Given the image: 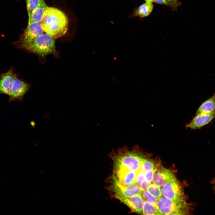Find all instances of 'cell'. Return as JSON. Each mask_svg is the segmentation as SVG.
Listing matches in <instances>:
<instances>
[{"mask_svg": "<svg viewBox=\"0 0 215 215\" xmlns=\"http://www.w3.org/2000/svg\"><path fill=\"white\" fill-rule=\"evenodd\" d=\"M165 0L168 4V6L173 11L176 10L178 7L181 4L178 0Z\"/></svg>", "mask_w": 215, "mask_h": 215, "instance_id": "cell-21", "label": "cell"}, {"mask_svg": "<svg viewBox=\"0 0 215 215\" xmlns=\"http://www.w3.org/2000/svg\"><path fill=\"white\" fill-rule=\"evenodd\" d=\"M43 31L40 22L28 24L20 40L14 43V45L17 48L23 49L43 33Z\"/></svg>", "mask_w": 215, "mask_h": 215, "instance_id": "cell-5", "label": "cell"}, {"mask_svg": "<svg viewBox=\"0 0 215 215\" xmlns=\"http://www.w3.org/2000/svg\"><path fill=\"white\" fill-rule=\"evenodd\" d=\"M153 162L143 157L141 165V170L146 172L151 171L155 168Z\"/></svg>", "mask_w": 215, "mask_h": 215, "instance_id": "cell-18", "label": "cell"}, {"mask_svg": "<svg viewBox=\"0 0 215 215\" xmlns=\"http://www.w3.org/2000/svg\"><path fill=\"white\" fill-rule=\"evenodd\" d=\"M215 118V112L200 113L195 116L186 125V127L192 129H200Z\"/></svg>", "mask_w": 215, "mask_h": 215, "instance_id": "cell-11", "label": "cell"}, {"mask_svg": "<svg viewBox=\"0 0 215 215\" xmlns=\"http://www.w3.org/2000/svg\"><path fill=\"white\" fill-rule=\"evenodd\" d=\"M113 189L115 196H119L125 197H130L137 194H142V191L136 184L125 187L113 181Z\"/></svg>", "mask_w": 215, "mask_h": 215, "instance_id": "cell-10", "label": "cell"}, {"mask_svg": "<svg viewBox=\"0 0 215 215\" xmlns=\"http://www.w3.org/2000/svg\"><path fill=\"white\" fill-rule=\"evenodd\" d=\"M155 2L159 4L168 6V4L165 0H155Z\"/></svg>", "mask_w": 215, "mask_h": 215, "instance_id": "cell-25", "label": "cell"}, {"mask_svg": "<svg viewBox=\"0 0 215 215\" xmlns=\"http://www.w3.org/2000/svg\"><path fill=\"white\" fill-rule=\"evenodd\" d=\"M156 208L160 215H183L189 212L185 199L174 200L164 196L158 199Z\"/></svg>", "mask_w": 215, "mask_h": 215, "instance_id": "cell-4", "label": "cell"}, {"mask_svg": "<svg viewBox=\"0 0 215 215\" xmlns=\"http://www.w3.org/2000/svg\"><path fill=\"white\" fill-rule=\"evenodd\" d=\"M145 1L146 2L150 3H153L155 2V0H145Z\"/></svg>", "mask_w": 215, "mask_h": 215, "instance_id": "cell-26", "label": "cell"}, {"mask_svg": "<svg viewBox=\"0 0 215 215\" xmlns=\"http://www.w3.org/2000/svg\"><path fill=\"white\" fill-rule=\"evenodd\" d=\"M142 193L145 200L156 208L158 199L151 194L147 190L143 191Z\"/></svg>", "mask_w": 215, "mask_h": 215, "instance_id": "cell-19", "label": "cell"}, {"mask_svg": "<svg viewBox=\"0 0 215 215\" xmlns=\"http://www.w3.org/2000/svg\"><path fill=\"white\" fill-rule=\"evenodd\" d=\"M116 198L127 205L133 212L139 214L142 213L144 201L141 194H137L127 197L115 196Z\"/></svg>", "mask_w": 215, "mask_h": 215, "instance_id": "cell-8", "label": "cell"}, {"mask_svg": "<svg viewBox=\"0 0 215 215\" xmlns=\"http://www.w3.org/2000/svg\"><path fill=\"white\" fill-rule=\"evenodd\" d=\"M153 5L152 3L145 2L134 10L131 17H138L142 19L148 16L152 12Z\"/></svg>", "mask_w": 215, "mask_h": 215, "instance_id": "cell-14", "label": "cell"}, {"mask_svg": "<svg viewBox=\"0 0 215 215\" xmlns=\"http://www.w3.org/2000/svg\"><path fill=\"white\" fill-rule=\"evenodd\" d=\"M47 7L44 0H41L37 7L28 16V24L40 22Z\"/></svg>", "mask_w": 215, "mask_h": 215, "instance_id": "cell-13", "label": "cell"}, {"mask_svg": "<svg viewBox=\"0 0 215 215\" xmlns=\"http://www.w3.org/2000/svg\"><path fill=\"white\" fill-rule=\"evenodd\" d=\"M161 191L162 195L168 199L174 200H185L182 186L175 176L162 186Z\"/></svg>", "mask_w": 215, "mask_h": 215, "instance_id": "cell-6", "label": "cell"}, {"mask_svg": "<svg viewBox=\"0 0 215 215\" xmlns=\"http://www.w3.org/2000/svg\"><path fill=\"white\" fill-rule=\"evenodd\" d=\"M142 213L144 215H160L156 208L146 201L144 202Z\"/></svg>", "mask_w": 215, "mask_h": 215, "instance_id": "cell-16", "label": "cell"}, {"mask_svg": "<svg viewBox=\"0 0 215 215\" xmlns=\"http://www.w3.org/2000/svg\"><path fill=\"white\" fill-rule=\"evenodd\" d=\"M142 158L139 153L122 150L114 157V166L122 167L138 173L141 170Z\"/></svg>", "mask_w": 215, "mask_h": 215, "instance_id": "cell-3", "label": "cell"}, {"mask_svg": "<svg viewBox=\"0 0 215 215\" xmlns=\"http://www.w3.org/2000/svg\"><path fill=\"white\" fill-rule=\"evenodd\" d=\"M29 88V84L17 77L15 80L9 96V101L21 100Z\"/></svg>", "mask_w": 215, "mask_h": 215, "instance_id": "cell-9", "label": "cell"}, {"mask_svg": "<svg viewBox=\"0 0 215 215\" xmlns=\"http://www.w3.org/2000/svg\"><path fill=\"white\" fill-rule=\"evenodd\" d=\"M28 16L38 5L41 0H26Z\"/></svg>", "mask_w": 215, "mask_h": 215, "instance_id": "cell-20", "label": "cell"}, {"mask_svg": "<svg viewBox=\"0 0 215 215\" xmlns=\"http://www.w3.org/2000/svg\"><path fill=\"white\" fill-rule=\"evenodd\" d=\"M214 177H215V176Z\"/></svg>", "mask_w": 215, "mask_h": 215, "instance_id": "cell-27", "label": "cell"}, {"mask_svg": "<svg viewBox=\"0 0 215 215\" xmlns=\"http://www.w3.org/2000/svg\"><path fill=\"white\" fill-rule=\"evenodd\" d=\"M23 49L41 57L49 54L58 56L54 39L46 33L38 37Z\"/></svg>", "mask_w": 215, "mask_h": 215, "instance_id": "cell-2", "label": "cell"}, {"mask_svg": "<svg viewBox=\"0 0 215 215\" xmlns=\"http://www.w3.org/2000/svg\"><path fill=\"white\" fill-rule=\"evenodd\" d=\"M145 172L142 170H141L137 173L136 178V183L139 186L141 182L145 180Z\"/></svg>", "mask_w": 215, "mask_h": 215, "instance_id": "cell-23", "label": "cell"}, {"mask_svg": "<svg viewBox=\"0 0 215 215\" xmlns=\"http://www.w3.org/2000/svg\"><path fill=\"white\" fill-rule=\"evenodd\" d=\"M40 23L43 31L54 39L63 36L68 28L65 14L53 7H47Z\"/></svg>", "mask_w": 215, "mask_h": 215, "instance_id": "cell-1", "label": "cell"}, {"mask_svg": "<svg viewBox=\"0 0 215 215\" xmlns=\"http://www.w3.org/2000/svg\"><path fill=\"white\" fill-rule=\"evenodd\" d=\"M147 190L151 194L158 199L162 196L160 187L154 183H150Z\"/></svg>", "mask_w": 215, "mask_h": 215, "instance_id": "cell-17", "label": "cell"}, {"mask_svg": "<svg viewBox=\"0 0 215 215\" xmlns=\"http://www.w3.org/2000/svg\"><path fill=\"white\" fill-rule=\"evenodd\" d=\"M157 169V168L155 167L153 170L145 172V179L150 183L152 181L153 175L156 171Z\"/></svg>", "mask_w": 215, "mask_h": 215, "instance_id": "cell-22", "label": "cell"}, {"mask_svg": "<svg viewBox=\"0 0 215 215\" xmlns=\"http://www.w3.org/2000/svg\"><path fill=\"white\" fill-rule=\"evenodd\" d=\"M174 176V175L172 171L161 166L157 169L153 175L152 181L157 186L162 187Z\"/></svg>", "mask_w": 215, "mask_h": 215, "instance_id": "cell-12", "label": "cell"}, {"mask_svg": "<svg viewBox=\"0 0 215 215\" xmlns=\"http://www.w3.org/2000/svg\"><path fill=\"white\" fill-rule=\"evenodd\" d=\"M215 111V93L203 102L197 110L196 114L200 113H213Z\"/></svg>", "mask_w": 215, "mask_h": 215, "instance_id": "cell-15", "label": "cell"}, {"mask_svg": "<svg viewBox=\"0 0 215 215\" xmlns=\"http://www.w3.org/2000/svg\"><path fill=\"white\" fill-rule=\"evenodd\" d=\"M150 183L146 181L145 179L142 181L139 186L142 191L147 190Z\"/></svg>", "mask_w": 215, "mask_h": 215, "instance_id": "cell-24", "label": "cell"}, {"mask_svg": "<svg viewBox=\"0 0 215 215\" xmlns=\"http://www.w3.org/2000/svg\"><path fill=\"white\" fill-rule=\"evenodd\" d=\"M18 75L11 67L7 72L0 73V94L9 96L13 83Z\"/></svg>", "mask_w": 215, "mask_h": 215, "instance_id": "cell-7", "label": "cell"}]
</instances>
